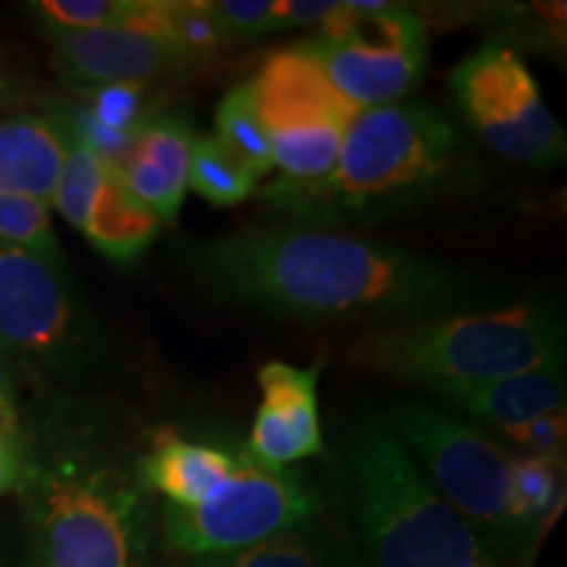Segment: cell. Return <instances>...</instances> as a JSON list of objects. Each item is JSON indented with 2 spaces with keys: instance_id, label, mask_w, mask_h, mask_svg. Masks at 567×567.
<instances>
[{
  "instance_id": "cell-1",
  "label": "cell",
  "mask_w": 567,
  "mask_h": 567,
  "mask_svg": "<svg viewBox=\"0 0 567 567\" xmlns=\"http://www.w3.org/2000/svg\"><path fill=\"white\" fill-rule=\"evenodd\" d=\"M184 266L218 300L302 323H400L476 308L486 284L450 260L321 226L203 239Z\"/></svg>"
},
{
  "instance_id": "cell-2",
  "label": "cell",
  "mask_w": 567,
  "mask_h": 567,
  "mask_svg": "<svg viewBox=\"0 0 567 567\" xmlns=\"http://www.w3.org/2000/svg\"><path fill=\"white\" fill-rule=\"evenodd\" d=\"M145 492L87 423L51 417L38 439L30 434L19 492L30 502L34 567H147Z\"/></svg>"
},
{
  "instance_id": "cell-3",
  "label": "cell",
  "mask_w": 567,
  "mask_h": 567,
  "mask_svg": "<svg viewBox=\"0 0 567 567\" xmlns=\"http://www.w3.org/2000/svg\"><path fill=\"white\" fill-rule=\"evenodd\" d=\"M463 158V134L442 109L400 101L354 116L326 179H276L264 195L305 226L334 229L350 221H379L444 193L460 176Z\"/></svg>"
},
{
  "instance_id": "cell-4",
  "label": "cell",
  "mask_w": 567,
  "mask_h": 567,
  "mask_svg": "<svg viewBox=\"0 0 567 567\" xmlns=\"http://www.w3.org/2000/svg\"><path fill=\"white\" fill-rule=\"evenodd\" d=\"M565 334L557 302H515L373 326L344 360L363 373L425 389L478 384L563 358Z\"/></svg>"
},
{
  "instance_id": "cell-5",
  "label": "cell",
  "mask_w": 567,
  "mask_h": 567,
  "mask_svg": "<svg viewBox=\"0 0 567 567\" xmlns=\"http://www.w3.org/2000/svg\"><path fill=\"white\" fill-rule=\"evenodd\" d=\"M344 476L368 567H507L425 481L384 417L354 429Z\"/></svg>"
},
{
  "instance_id": "cell-6",
  "label": "cell",
  "mask_w": 567,
  "mask_h": 567,
  "mask_svg": "<svg viewBox=\"0 0 567 567\" xmlns=\"http://www.w3.org/2000/svg\"><path fill=\"white\" fill-rule=\"evenodd\" d=\"M386 429L413 457L417 471L478 530L488 547L515 549L523 544L513 520V455L446 408L408 400L384 415Z\"/></svg>"
},
{
  "instance_id": "cell-7",
  "label": "cell",
  "mask_w": 567,
  "mask_h": 567,
  "mask_svg": "<svg viewBox=\"0 0 567 567\" xmlns=\"http://www.w3.org/2000/svg\"><path fill=\"white\" fill-rule=\"evenodd\" d=\"M0 347L63 381L95 379L109 347L63 264L0 243Z\"/></svg>"
},
{
  "instance_id": "cell-8",
  "label": "cell",
  "mask_w": 567,
  "mask_h": 567,
  "mask_svg": "<svg viewBox=\"0 0 567 567\" xmlns=\"http://www.w3.org/2000/svg\"><path fill=\"white\" fill-rule=\"evenodd\" d=\"M331 84L360 109L405 101L429 66V30L415 11L384 0L337 3L318 34L302 40Z\"/></svg>"
},
{
  "instance_id": "cell-9",
  "label": "cell",
  "mask_w": 567,
  "mask_h": 567,
  "mask_svg": "<svg viewBox=\"0 0 567 567\" xmlns=\"http://www.w3.org/2000/svg\"><path fill=\"white\" fill-rule=\"evenodd\" d=\"M252 84L255 109L284 182L313 184L331 174L360 105L331 84L302 42L268 55Z\"/></svg>"
},
{
  "instance_id": "cell-10",
  "label": "cell",
  "mask_w": 567,
  "mask_h": 567,
  "mask_svg": "<svg viewBox=\"0 0 567 567\" xmlns=\"http://www.w3.org/2000/svg\"><path fill=\"white\" fill-rule=\"evenodd\" d=\"M245 452V450H243ZM321 494L300 471L243 465L195 507H163V538L179 557L237 551L316 520Z\"/></svg>"
},
{
  "instance_id": "cell-11",
  "label": "cell",
  "mask_w": 567,
  "mask_h": 567,
  "mask_svg": "<svg viewBox=\"0 0 567 567\" xmlns=\"http://www.w3.org/2000/svg\"><path fill=\"white\" fill-rule=\"evenodd\" d=\"M450 92L460 116L502 161L549 168L565 161L563 124L515 48L486 40L452 69Z\"/></svg>"
},
{
  "instance_id": "cell-12",
  "label": "cell",
  "mask_w": 567,
  "mask_h": 567,
  "mask_svg": "<svg viewBox=\"0 0 567 567\" xmlns=\"http://www.w3.org/2000/svg\"><path fill=\"white\" fill-rule=\"evenodd\" d=\"M48 40L63 80L92 90L105 84H151L197 66L174 42L130 27L48 32Z\"/></svg>"
},
{
  "instance_id": "cell-13",
  "label": "cell",
  "mask_w": 567,
  "mask_h": 567,
  "mask_svg": "<svg viewBox=\"0 0 567 567\" xmlns=\"http://www.w3.org/2000/svg\"><path fill=\"white\" fill-rule=\"evenodd\" d=\"M318 363L300 368L271 360L258 371L260 400L250 439L243 446L255 465L284 471L300 460L323 455L321 415H318Z\"/></svg>"
},
{
  "instance_id": "cell-14",
  "label": "cell",
  "mask_w": 567,
  "mask_h": 567,
  "mask_svg": "<svg viewBox=\"0 0 567 567\" xmlns=\"http://www.w3.org/2000/svg\"><path fill=\"white\" fill-rule=\"evenodd\" d=\"M444 405L494 425L513 439L538 417L565 410V354L523 373L478 384H444L429 389Z\"/></svg>"
},
{
  "instance_id": "cell-15",
  "label": "cell",
  "mask_w": 567,
  "mask_h": 567,
  "mask_svg": "<svg viewBox=\"0 0 567 567\" xmlns=\"http://www.w3.org/2000/svg\"><path fill=\"white\" fill-rule=\"evenodd\" d=\"M197 132L182 116H151L134 140L122 179L161 224L179 218L189 189V158Z\"/></svg>"
},
{
  "instance_id": "cell-16",
  "label": "cell",
  "mask_w": 567,
  "mask_h": 567,
  "mask_svg": "<svg viewBox=\"0 0 567 567\" xmlns=\"http://www.w3.org/2000/svg\"><path fill=\"white\" fill-rule=\"evenodd\" d=\"M245 452L224 444L195 442L174 431H158L153 446L140 460L137 476L147 492L161 494L166 505L195 507L243 465Z\"/></svg>"
},
{
  "instance_id": "cell-17",
  "label": "cell",
  "mask_w": 567,
  "mask_h": 567,
  "mask_svg": "<svg viewBox=\"0 0 567 567\" xmlns=\"http://www.w3.org/2000/svg\"><path fill=\"white\" fill-rule=\"evenodd\" d=\"M71 137L55 116L0 118V193L51 205Z\"/></svg>"
},
{
  "instance_id": "cell-18",
  "label": "cell",
  "mask_w": 567,
  "mask_h": 567,
  "mask_svg": "<svg viewBox=\"0 0 567 567\" xmlns=\"http://www.w3.org/2000/svg\"><path fill=\"white\" fill-rule=\"evenodd\" d=\"M90 245L105 255L111 264H137L147 247L155 243L161 221L134 197L122 179L118 168L109 166L76 224Z\"/></svg>"
},
{
  "instance_id": "cell-19",
  "label": "cell",
  "mask_w": 567,
  "mask_h": 567,
  "mask_svg": "<svg viewBox=\"0 0 567 567\" xmlns=\"http://www.w3.org/2000/svg\"><path fill=\"white\" fill-rule=\"evenodd\" d=\"M337 563L339 547L334 538L321 523L310 520L237 551L179 557L172 567H337Z\"/></svg>"
},
{
  "instance_id": "cell-20",
  "label": "cell",
  "mask_w": 567,
  "mask_h": 567,
  "mask_svg": "<svg viewBox=\"0 0 567 567\" xmlns=\"http://www.w3.org/2000/svg\"><path fill=\"white\" fill-rule=\"evenodd\" d=\"M189 187L216 208H234L255 195L258 176L213 134H197L189 158Z\"/></svg>"
},
{
  "instance_id": "cell-21",
  "label": "cell",
  "mask_w": 567,
  "mask_h": 567,
  "mask_svg": "<svg viewBox=\"0 0 567 567\" xmlns=\"http://www.w3.org/2000/svg\"><path fill=\"white\" fill-rule=\"evenodd\" d=\"M226 151L237 155L250 172L266 176L274 172L271 140L264 122H260L258 109H255V95L250 82H239L226 92V97L216 111V134H213Z\"/></svg>"
},
{
  "instance_id": "cell-22",
  "label": "cell",
  "mask_w": 567,
  "mask_h": 567,
  "mask_svg": "<svg viewBox=\"0 0 567 567\" xmlns=\"http://www.w3.org/2000/svg\"><path fill=\"white\" fill-rule=\"evenodd\" d=\"M559 496V467L557 457L523 455L513 457V520L520 530L523 542L536 536L544 523L557 513Z\"/></svg>"
},
{
  "instance_id": "cell-23",
  "label": "cell",
  "mask_w": 567,
  "mask_h": 567,
  "mask_svg": "<svg viewBox=\"0 0 567 567\" xmlns=\"http://www.w3.org/2000/svg\"><path fill=\"white\" fill-rule=\"evenodd\" d=\"M30 11L45 32H84L103 27H130L137 0H38Z\"/></svg>"
},
{
  "instance_id": "cell-24",
  "label": "cell",
  "mask_w": 567,
  "mask_h": 567,
  "mask_svg": "<svg viewBox=\"0 0 567 567\" xmlns=\"http://www.w3.org/2000/svg\"><path fill=\"white\" fill-rule=\"evenodd\" d=\"M0 243L63 264L48 205L30 200V197L0 193Z\"/></svg>"
},
{
  "instance_id": "cell-25",
  "label": "cell",
  "mask_w": 567,
  "mask_h": 567,
  "mask_svg": "<svg viewBox=\"0 0 567 567\" xmlns=\"http://www.w3.org/2000/svg\"><path fill=\"white\" fill-rule=\"evenodd\" d=\"M166 40L197 63L229 45L205 0H166Z\"/></svg>"
},
{
  "instance_id": "cell-26",
  "label": "cell",
  "mask_w": 567,
  "mask_h": 567,
  "mask_svg": "<svg viewBox=\"0 0 567 567\" xmlns=\"http://www.w3.org/2000/svg\"><path fill=\"white\" fill-rule=\"evenodd\" d=\"M151 84H105L90 97V116L111 132L140 134L151 113L145 111V92Z\"/></svg>"
},
{
  "instance_id": "cell-27",
  "label": "cell",
  "mask_w": 567,
  "mask_h": 567,
  "mask_svg": "<svg viewBox=\"0 0 567 567\" xmlns=\"http://www.w3.org/2000/svg\"><path fill=\"white\" fill-rule=\"evenodd\" d=\"M210 11L229 42L271 34L274 0H218Z\"/></svg>"
},
{
  "instance_id": "cell-28",
  "label": "cell",
  "mask_w": 567,
  "mask_h": 567,
  "mask_svg": "<svg viewBox=\"0 0 567 567\" xmlns=\"http://www.w3.org/2000/svg\"><path fill=\"white\" fill-rule=\"evenodd\" d=\"M515 444H520L528 455H542V457H559L563 455L565 444V410L559 413H549L538 417L520 434H515Z\"/></svg>"
},
{
  "instance_id": "cell-29",
  "label": "cell",
  "mask_w": 567,
  "mask_h": 567,
  "mask_svg": "<svg viewBox=\"0 0 567 567\" xmlns=\"http://www.w3.org/2000/svg\"><path fill=\"white\" fill-rule=\"evenodd\" d=\"M337 3H326V0H274L271 11V32L295 30V27H321Z\"/></svg>"
},
{
  "instance_id": "cell-30",
  "label": "cell",
  "mask_w": 567,
  "mask_h": 567,
  "mask_svg": "<svg viewBox=\"0 0 567 567\" xmlns=\"http://www.w3.org/2000/svg\"><path fill=\"white\" fill-rule=\"evenodd\" d=\"M0 450L21 457L30 452V431L13 394H0Z\"/></svg>"
},
{
  "instance_id": "cell-31",
  "label": "cell",
  "mask_w": 567,
  "mask_h": 567,
  "mask_svg": "<svg viewBox=\"0 0 567 567\" xmlns=\"http://www.w3.org/2000/svg\"><path fill=\"white\" fill-rule=\"evenodd\" d=\"M27 476V457L0 450V496L21 492Z\"/></svg>"
},
{
  "instance_id": "cell-32",
  "label": "cell",
  "mask_w": 567,
  "mask_h": 567,
  "mask_svg": "<svg viewBox=\"0 0 567 567\" xmlns=\"http://www.w3.org/2000/svg\"><path fill=\"white\" fill-rule=\"evenodd\" d=\"M17 101V87H13V76L6 69L3 59H0V111L9 109V105Z\"/></svg>"
},
{
  "instance_id": "cell-33",
  "label": "cell",
  "mask_w": 567,
  "mask_h": 567,
  "mask_svg": "<svg viewBox=\"0 0 567 567\" xmlns=\"http://www.w3.org/2000/svg\"><path fill=\"white\" fill-rule=\"evenodd\" d=\"M17 384H13V365L11 354L0 347V394H13Z\"/></svg>"
},
{
  "instance_id": "cell-34",
  "label": "cell",
  "mask_w": 567,
  "mask_h": 567,
  "mask_svg": "<svg viewBox=\"0 0 567 567\" xmlns=\"http://www.w3.org/2000/svg\"><path fill=\"white\" fill-rule=\"evenodd\" d=\"M337 567H368V563L358 555V549H354L352 544H347V547H339Z\"/></svg>"
}]
</instances>
